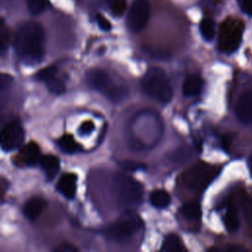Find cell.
I'll return each mask as SVG.
<instances>
[{"mask_svg":"<svg viewBox=\"0 0 252 252\" xmlns=\"http://www.w3.org/2000/svg\"><path fill=\"white\" fill-rule=\"evenodd\" d=\"M96 22L98 27L104 31V32H108L111 30V24L108 22V20H106L102 15L97 14L96 15Z\"/></svg>","mask_w":252,"mask_h":252,"instance_id":"83f0119b","label":"cell"},{"mask_svg":"<svg viewBox=\"0 0 252 252\" xmlns=\"http://www.w3.org/2000/svg\"><path fill=\"white\" fill-rule=\"evenodd\" d=\"M25 139V131L21 123L14 120L8 123L1 133V147L5 152H11L20 148Z\"/></svg>","mask_w":252,"mask_h":252,"instance_id":"9c48e42d","label":"cell"},{"mask_svg":"<svg viewBox=\"0 0 252 252\" xmlns=\"http://www.w3.org/2000/svg\"><path fill=\"white\" fill-rule=\"evenodd\" d=\"M142 227L140 216L131 209L123 212L117 220L105 230V235L110 239H122L136 233Z\"/></svg>","mask_w":252,"mask_h":252,"instance_id":"8992f818","label":"cell"},{"mask_svg":"<svg viewBox=\"0 0 252 252\" xmlns=\"http://www.w3.org/2000/svg\"><path fill=\"white\" fill-rule=\"evenodd\" d=\"M77 175L75 173H64L59 178L56 189L67 199H73L77 189Z\"/></svg>","mask_w":252,"mask_h":252,"instance_id":"8fae6325","label":"cell"},{"mask_svg":"<svg viewBox=\"0 0 252 252\" xmlns=\"http://www.w3.org/2000/svg\"><path fill=\"white\" fill-rule=\"evenodd\" d=\"M151 9L148 0H134L127 17V26L133 32H141L148 24Z\"/></svg>","mask_w":252,"mask_h":252,"instance_id":"ba28073f","label":"cell"},{"mask_svg":"<svg viewBox=\"0 0 252 252\" xmlns=\"http://www.w3.org/2000/svg\"><path fill=\"white\" fill-rule=\"evenodd\" d=\"M235 112L237 118L242 123H252V89L241 94L235 106Z\"/></svg>","mask_w":252,"mask_h":252,"instance_id":"30bf717a","label":"cell"},{"mask_svg":"<svg viewBox=\"0 0 252 252\" xmlns=\"http://www.w3.org/2000/svg\"><path fill=\"white\" fill-rule=\"evenodd\" d=\"M248 167H249V171H250V174L252 176V156H250L249 159H248Z\"/></svg>","mask_w":252,"mask_h":252,"instance_id":"d6a6232c","label":"cell"},{"mask_svg":"<svg viewBox=\"0 0 252 252\" xmlns=\"http://www.w3.org/2000/svg\"><path fill=\"white\" fill-rule=\"evenodd\" d=\"M45 33L36 22L23 24L16 32L14 47L18 57L27 64H36L44 56Z\"/></svg>","mask_w":252,"mask_h":252,"instance_id":"6da1fadb","label":"cell"},{"mask_svg":"<svg viewBox=\"0 0 252 252\" xmlns=\"http://www.w3.org/2000/svg\"><path fill=\"white\" fill-rule=\"evenodd\" d=\"M94 123L92 121L88 120V121H85L84 123L81 124V126L79 128V133L83 136L84 135H89L94 131Z\"/></svg>","mask_w":252,"mask_h":252,"instance_id":"4316f807","label":"cell"},{"mask_svg":"<svg viewBox=\"0 0 252 252\" xmlns=\"http://www.w3.org/2000/svg\"><path fill=\"white\" fill-rule=\"evenodd\" d=\"M243 32L244 24L242 21L234 18L224 20L219 30L218 47L220 51L224 53L234 52L240 45Z\"/></svg>","mask_w":252,"mask_h":252,"instance_id":"5b68a950","label":"cell"},{"mask_svg":"<svg viewBox=\"0 0 252 252\" xmlns=\"http://www.w3.org/2000/svg\"><path fill=\"white\" fill-rule=\"evenodd\" d=\"M46 201L41 197H33L28 200L24 206V215L29 220H34L46 208Z\"/></svg>","mask_w":252,"mask_h":252,"instance_id":"7c38bea8","label":"cell"},{"mask_svg":"<svg viewBox=\"0 0 252 252\" xmlns=\"http://www.w3.org/2000/svg\"><path fill=\"white\" fill-rule=\"evenodd\" d=\"M9 39H10V32H9V30L4 26V23L2 22V25H1V32H0V44H1V50H2V52H4V50L6 49L8 43H9Z\"/></svg>","mask_w":252,"mask_h":252,"instance_id":"484cf974","label":"cell"},{"mask_svg":"<svg viewBox=\"0 0 252 252\" xmlns=\"http://www.w3.org/2000/svg\"><path fill=\"white\" fill-rule=\"evenodd\" d=\"M87 82L89 86L102 94L109 100L119 102L127 96V88L120 86L111 79V77L102 69H91L87 73Z\"/></svg>","mask_w":252,"mask_h":252,"instance_id":"277c9868","label":"cell"},{"mask_svg":"<svg viewBox=\"0 0 252 252\" xmlns=\"http://www.w3.org/2000/svg\"><path fill=\"white\" fill-rule=\"evenodd\" d=\"M126 0H110V9L114 16L120 17L126 10Z\"/></svg>","mask_w":252,"mask_h":252,"instance_id":"d4e9b609","label":"cell"},{"mask_svg":"<svg viewBox=\"0 0 252 252\" xmlns=\"http://www.w3.org/2000/svg\"><path fill=\"white\" fill-rule=\"evenodd\" d=\"M239 6L245 14L252 16V0H239Z\"/></svg>","mask_w":252,"mask_h":252,"instance_id":"f546056e","label":"cell"},{"mask_svg":"<svg viewBox=\"0 0 252 252\" xmlns=\"http://www.w3.org/2000/svg\"><path fill=\"white\" fill-rule=\"evenodd\" d=\"M20 157L22 158L25 164L28 166L36 165L40 161V158H41L39 148L33 142L28 143L21 149Z\"/></svg>","mask_w":252,"mask_h":252,"instance_id":"4fadbf2b","label":"cell"},{"mask_svg":"<svg viewBox=\"0 0 252 252\" xmlns=\"http://www.w3.org/2000/svg\"><path fill=\"white\" fill-rule=\"evenodd\" d=\"M150 202L155 208L164 209L170 203V196L162 189H156L150 195Z\"/></svg>","mask_w":252,"mask_h":252,"instance_id":"e0dca14e","label":"cell"},{"mask_svg":"<svg viewBox=\"0 0 252 252\" xmlns=\"http://www.w3.org/2000/svg\"><path fill=\"white\" fill-rule=\"evenodd\" d=\"M40 167L43 170L46 180H52L59 171L60 161L56 156L45 155L40 158Z\"/></svg>","mask_w":252,"mask_h":252,"instance_id":"5bb4252c","label":"cell"},{"mask_svg":"<svg viewBox=\"0 0 252 252\" xmlns=\"http://www.w3.org/2000/svg\"><path fill=\"white\" fill-rule=\"evenodd\" d=\"M55 252H77L78 248L70 243H61L53 249Z\"/></svg>","mask_w":252,"mask_h":252,"instance_id":"f1b7e54d","label":"cell"},{"mask_svg":"<svg viewBox=\"0 0 252 252\" xmlns=\"http://www.w3.org/2000/svg\"><path fill=\"white\" fill-rule=\"evenodd\" d=\"M180 214L185 220H197L201 217V207L196 202H190L185 204L180 209Z\"/></svg>","mask_w":252,"mask_h":252,"instance_id":"d6986e66","label":"cell"},{"mask_svg":"<svg viewBox=\"0 0 252 252\" xmlns=\"http://www.w3.org/2000/svg\"><path fill=\"white\" fill-rule=\"evenodd\" d=\"M112 189L118 203L128 209L140 205L143 200L144 192L141 183L124 172L114 175Z\"/></svg>","mask_w":252,"mask_h":252,"instance_id":"3957f363","label":"cell"},{"mask_svg":"<svg viewBox=\"0 0 252 252\" xmlns=\"http://www.w3.org/2000/svg\"><path fill=\"white\" fill-rule=\"evenodd\" d=\"M219 168L215 165L199 162L189 168L183 175L185 185L194 191L204 190L218 175Z\"/></svg>","mask_w":252,"mask_h":252,"instance_id":"52a82bcc","label":"cell"},{"mask_svg":"<svg viewBox=\"0 0 252 252\" xmlns=\"http://www.w3.org/2000/svg\"><path fill=\"white\" fill-rule=\"evenodd\" d=\"M160 250L164 252H183L186 249L179 236L175 233H170L165 236Z\"/></svg>","mask_w":252,"mask_h":252,"instance_id":"2e32d148","label":"cell"},{"mask_svg":"<svg viewBox=\"0 0 252 252\" xmlns=\"http://www.w3.org/2000/svg\"><path fill=\"white\" fill-rule=\"evenodd\" d=\"M200 32L204 39L212 40L215 36V23L209 18H204L200 23Z\"/></svg>","mask_w":252,"mask_h":252,"instance_id":"44dd1931","label":"cell"},{"mask_svg":"<svg viewBox=\"0 0 252 252\" xmlns=\"http://www.w3.org/2000/svg\"><path fill=\"white\" fill-rule=\"evenodd\" d=\"M27 7L29 12L33 15L37 16L42 14L48 5V0H26Z\"/></svg>","mask_w":252,"mask_h":252,"instance_id":"7402d4cb","label":"cell"},{"mask_svg":"<svg viewBox=\"0 0 252 252\" xmlns=\"http://www.w3.org/2000/svg\"><path fill=\"white\" fill-rule=\"evenodd\" d=\"M224 225L229 232H234L239 227V218L237 210L234 206L229 205L224 215Z\"/></svg>","mask_w":252,"mask_h":252,"instance_id":"ac0fdd59","label":"cell"},{"mask_svg":"<svg viewBox=\"0 0 252 252\" xmlns=\"http://www.w3.org/2000/svg\"><path fill=\"white\" fill-rule=\"evenodd\" d=\"M203 87V80L198 75L186 77L182 85V94L184 96H194L198 94Z\"/></svg>","mask_w":252,"mask_h":252,"instance_id":"9a60e30c","label":"cell"},{"mask_svg":"<svg viewBox=\"0 0 252 252\" xmlns=\"http://www.w3.org/2000/svg\"><path fill=\"white\" fill-rule=\"evenodd\" d=\"M45 84L47 86L48 91L54 94H62L66 91L65 84L60 79L56 78V76L48 80Z\"/></svg>","mask_w":252,"mask_h":252,"instance_id":"603a6c76","label":"cell"},{"mask_svg":"<svg viewBox=\"0 0 252 252\" xmlns=\"http://www.w3.org/2000/svg\"><path fill=\"white\" fill-rule=\"evenodd\" d=\"M141 87L147 96L160 103H166L172 98V88L165 72L159 67H151L141 81Z\"/></svg>","mask_w":252,"mask_h":252,"instance_id":"7a4b0ae2","label":"cell"},{"mask_svg":"<svg viewBox=\"0 0 252 252\" xmlns=\"http://www.w3.org/2000/svg\"><path fill=\"white\" fill-rule=\"evenodd\" d=\"M57 145L60 148V150L66 154H73L78 149V145H77L75 139L73 138V136L68 135V134L62 136L57 141Z\"/></svg>","mask_w":252,"mask_h":252,"instance_id":"ffe728a7","label":"cell"},{"mask_svg":"<svg viewBox=\"0 0 252 252\" xmlns=\"http://www.w3.org/2000/svg\"><path fill=\"white\" fill-rule=\"evenodd\" d=\"M56 74H57V68L55 66H48V67H45V68L41 69L40 71H38L35 75V78L39 81L46 83L51 78L55 77Z\"/></svg>","mask_w":252,"mask_h":252,"instance_id":"cb8c5ba5","label":"cell"},{"mask_svg":"<svg viewBox=\"0 0 252 252\" xmlns=\"http://www.w3.org/2000/svg\"><path fill=\"white\" fill-rule=\"evenodd\" d=\"M11 82H12V77L11 76H9L7 74H2L1 75V83H0L1 90L3 91L9 85V83H11Z\"/></svg>","mask_w":252,"mask_h":252,"instance_id":"1f68e13d","label":"cell"},{"mask_svg":"<svg viewBox=\"0 0 252 252\" xmlns=\"http://www.w3.org/2000/svg\"><path fill=\"white\" fill-rule=\"evenodd\" d=\"M122 166H123L126 170H129V171H133V170H136V169L142 167L141 164L136 163V162H133V161H124V162L122 163Z\"/></svg>","mask_w":252,"mask_h":252,"instance_id":"4dcf8cb0","label":"cell"}]
</instances>
